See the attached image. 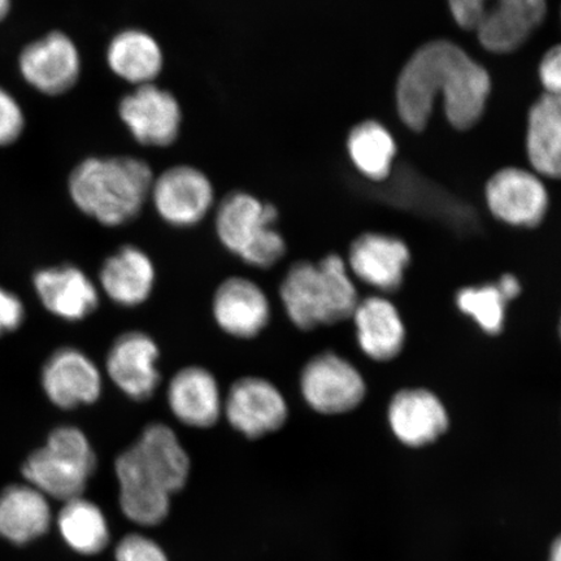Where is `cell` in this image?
Returning <instances> with one entry per match:
<instances>
[{
    "mask_svg": "<svg viewBox=\"0 0 561 561\" xmlns=\"http://www.w3.org/2000/svg\"><path fill=\"white\" fill-rule=\"evenodd\" d=\"M150 198L158 215L174 228H192L214 206V186L205 173L175 165L153 179Z\"/></svg>",
    "mask_w": 561,
    "mask_h": 561,
    "instance_id": "cell-11",
    "label": "cell"
},
{
    "mask_svg": "<svg viewBox=\"0 0 561 561\" xmlns=\"http://www.w3.org/2000/svg\"><path fill=\"white\" fill-rule=\"evenodd\" d=\"M507 304L496 285L466 287L456 296L459 310L488 334L502 332Z\"/></svg>",
    "mask_w": 561,
    "mask_h": 561,
    "instance_id": "cell-28",
    "label": "cell"
},
{
    "mask_svg": "<svg viewBox=\"0 0 561 561\" xmlns=\"http://www.w3.org/2000/svg\"><path fill=\"white\" fill-rule=\"evenodd\" d=\"M95 468L96 456L87 434L77 426L61 425L27 456L21 472L48 500L68 502L82 496Z\"/></svg>",
    "mask_w": 561,
    "mask_h": 561,
    "instance_id": "cell-5",
    "label": "cell"
},
{
    "mask_svg": "<svg viewBox=\"0 0 561 561\" xmlns=\"http://www.w3.org/2000/svg\"><path fill=\"white\" fill-rule=\"evenodd\" d=\"M539 79L546 93L561 95V45L547 51L539 66Z\"/></svg>",
    "mask_w": 561,
    "mask_h": 561,
    "instance_id": "cell-32",
    "label": "cell"
},
{
    "mask_svg": "<svg viewBox=\"0 0 561 561\" xmlns=\"http://www.w3.org/2000/svg\"><path fill=\"white\" fill-rule=\"evenodd\" d=\"M279 297L287 318L301 331L353 318L359 304L347 264L334 254L294 264L280 283Z\"/></svg>",
    "mask_w": 561,
    "mask_h": 561,
    "instance_id": "cell-4",
    "label": "cell"
},
{
    "mask_svg": "<svg viewBox=\"0 0 561 561\" xmlns=\"http://www.w3.org/2000/svg\"><path fill=\"white\" fill-rule=\"evenodd\" d=\"M25 320V306L15 293L0 286V336L16 332Z\"/></svg>",
    "mask_w": 561,
    "mask_h": 561,
    "instance_id": "cell-31",
    "label": "cell"
},
{
    "mask_svg": "<svg viewBox=\"0 0 561 561\" xmlns=\"http://www.w3.org/2000/svg\"><path fill=\"white\" fill-rule=\"evenodd\" d=\"M347 151L356 170L374 181L389 178L397 144L391 133L377 122H364L351 130Z\"/></svg>",
    "mask_w": 561,
    "mask_h": 561,
    "instance_id": "cell-27",
    "label": "cell"
},
{
    "mask_svg": "<svg viewBox=\"0 0 561 561\" xmlns=\"http://www.w3.org/2000/svg\"><path fill=\"white\" fill-rule=\"evenodd\" d=\"M167 402L181 424L196 430L214 426L222 415L224 399L219 382L202 367L179 370L168 385Z\"/></svg>",
    "mask_w": 561,
    "mask_h": 561,
    "instance_id": "cell-20",
    "label": "cell"
},
{
    "mask_svg": "<svg viewBox=\"0 0 561 561\" xmlns=\"http://www.w3.org/2000/svg\"><path fill=\"white\" fill-rule=\"evenodd\" d=\"M216 324L238 340H251L270 324L268 297L254 280L230 277L217 287L213 301Z\"/></svg>",
    "mask_w": 561,
    "mask_h": 561,
    "instance_id": "cell-16",
    "label": "cell"
},
{
    "mask_svg": "<svg viewBox=\"0 0 561 561\" xmlns=\"http://www.w3.org/2000/svg\"><path fill=\"white\" fill-rule=\"evenodd\" d=\"M353 319L356 340L364 354L376 362H389L401 354L405 328L390 300L369 297L357 304Z\"/></svg>",
    "mask_w": 561,
    "mask_h": 561,
    "instance_id": "cell-23",
    "label": "cell"
},
{
    "mask_svg": "<svg viewBox=\"0 0 561 561\" xmlns=\"http://www.w3.org/2000/svg\"><path fill=\"white\" fill-rule=\"evenodd\" d=\"M41 385L48 401L58 409L75 410L101 398L103 378L101 369L83 351L61 347L48 356Z\"/></svg>",
    "mask_w": 561,
    "mask_h": 561,
    "instance_id": "cell-12",
    "label": "cell"
},
{
    "mask_svg": "<svg viewBox=\"0 0 561 561\" xmlns=\"http://www.w3.org/2000/svg\"><path fill=\"white\" fill-rule=\"evenodd\" d=\"M115 471L124 515L133 523L152 526L164 520L171 496L185 486L191 459L171 427L156 423L118 456Z\"/></svg>",
    "mask_w": 561,
    "mask_h": 561,
    "instance_id": "cell-2",
    "label": "cell"
},
{
    "mask_svg": "<svg viewBox=\"0 0 561 561\" xmlns=\"http://www.w3.org/2000/svg\"><path fill=\"white\" fill-rule=\"evenodd\" d=\"M157 342L144 332L118 336L105 359L111 381L131 401L144 402L153 396L161 381Z\"/></svg>",
    "mask_w": 561,
    "mask_h": 561,
    "instance_id": "cell-14",
    "label": "cell"
},
{
    "mask_svg": "<svg viewBox=\"0 0 561 561\" xmlns=\"http://www.w3.org/2000/svg\"><path fill=\"white\" fill-rule=\"evenodd\" d=\"M490 90L485 68L453 42L433 41L420 47L399 75L398 114L411 130H424L440 95L454 128L471 129L485 112Z\"/></svg>",
    "mask_w": 561,
    "mask_h": 561,
    "instance_id": "cell-1",
    "label": "cell"
},
{
    "mask_svg": "<svg viewBox=\"0 0 561 561\" xmlns=\"http://www.w3.org/2000/svg\"><path fill=\"white\" fill-rule=\"evenodd\" d=\"M117 561H168L161 547L140 535H129L116 547Z\"/></svg>",
    "mask_w": 561,
    "mask_h": 561,
    "instance_id": "cell-30",
    "label": "cell"
},
{
    "mask_svg": "<svg viewBox=\"0 0 561 561\" xmlns=\"http://www.w3.org/2000/svg\"><path fill=\"white\" fill-rule=\"evenodd\" d=\"M56 522L65 542L82 556H95L110 542L108 524L102 510L85 497L65 502Z\"/></svg>",
    "mask_w": 561,
    "mask_h": 561,
    "instance_id": "cell-26",
    "label": "cell"
},
{
    "mask_svg": "<svg viewBox=\"0 0 561 561\" xmlns=\"http://www.w3.org/2000/svg\"><path fill=\"white\" fill-rule=\"evenodd\" d=\"M156 279V266L150 256L136 245H124L105 259L100 272L105 296L126 308L145 304L152 294Z\"/></svg>",
    "mask_w": 561,
    "mask_h": 561,
    "instance_id": "cell-22",
    "label": "cell"
},
{
    "mask_svg": "<svg viewBox=\"0 0 561 561\" xmlns=\"http://www.w3.org/2000/svg\"><path fill=\"white\" fill-rule=\"evenodd\" d=\"M25 115L16 98L0 87V147L11 146L23 136Z\"/></svg>",
    "mask_w": 561,
    "mask_h": 561,
    "instance_id": "cell-29",
    "label": "cell"
},
{
    "mask_svg": "<svg viewBox=\"0 0 561 561\" xmlns=\"http://www.w3.org/2000/svg\"><path fill=\"white\" fill-rule=\"evenodd\" d=\"M118 115L140 145L168 147L180 135L182 112L170 93L147 83L123 98Z\"/></svg>",
    "mask_w": 561,
    "mask_h": 561,
    "instance_id": "cell-13",
    "label": "cell"
},
{
    "mask_svg": "<svg viewBox=\"0 0 561 561\" xmlns=\"http://www.w3.org/2000/svg\"><path fill=\"white\" fill-rule=\"evenodd\" d=\"M526 151L538 174L561 180V95L545 93L531 105Z\"/></svg>",
    "mask_w": 561,
    "mask_h": 561,
    "instance_id": "cell-24",
    "label": "cell"
},
{
    "mask_svg": "<svg viewBox=\"0 0 561 561\" xmlns=\"http://www.w3.org/2000/svg\"><path fill=\"white\" fill-rule=\"evenodd\" d=\"M19 70L38 93L58 96L76 87L81 76V56L72 38L54 31L31 42L19 56Z\"/></svg>",
    "mask_w": 561,
    "mask_h": 561,
    "instance_id": "cell-9",
    "label": "cell"
},
{
    "mask_svg": "<svg viewBox=\"0 0 561 561\" xmlns=\"http://www.w3.org/2000/svg\"><path fill=\"white\" fill-rule=\"evenodd\" d=\"M486 202L497 220L512 227L533 228L545 219L549 194L536 174L506 168L489 180Z\"/></svg>",
    "mask_w": 561,
    "mask_h": 561,
    "instance_id": "cell-15",
    "label": "cell"
},
{
    "mask_svg": "<svg viewBox=\"0 0 561 561\" xmlns=\"http://www.w3.org/2000/svg\"><path fill=\"white\" fill-rule=\"evenodd\" d=\"M496 286L507 301L514 300L522 291L520 283H518V279L512 275H504L501 277V279L497 280Z\"/></svg>",
    "mask_w": 561,
    "mask_h": 561,
    "instance_id": "cell-33",
    "label": "cell"
},
{
    "mask_svg": "<svg viewBox=\"0 0 561 561\" xmlns=\"http://www.w3.org/2000/svg\"><path fill=\"white\" fill-rule=\"evenodd\" d=\"M366 391L360 371L334 353L316 355L301 369V397L322 415H341L355 410Z\"/></svg>",
    "mask_w": 561,
    "mask_h": 561,
    "instance_id": "cell-8",
    "label": "cell"
},
{
    "mask_svg": "<svg viewBox=\"0 0 561 561\" xmlns=\"http://www.w3.org/2000/svg\"><path fill=\"white\" fill-rule=\"evenodd\" d=\"M278 213L248 193H233L220 203L215 227L224 248L256 268H270L285 255L286 243L276 228Z\"/></svg>",
    "mask_w": 561,
    "mask_h": 561,
    "instance_id": "cell-6",
    "label": "cell"
},
{
    "mask_svg": "<svg viewBox=\"0 0 561 561\" xmlns=\"http://www.w3.org/2000/svg\"><path fill=\"white\" fill-rule=\"evenodd\" d=\"M410 250L398 238L367 233L356 238L348 252V271L382 293L397 291L402 286Z\"/></svg>",
    "mask_w": 561,
    "mask_h": 561,
    "instance_id": "cell-18",
    "label": "cell"
},
{
    "mask_svg": "<svg viewBox=\"0 0 561 561\" xmlns=\"http://www.w3.org/2000/svg\"><path fill=\"white\" fill-rule=\"evenodd\" d=\"M549 561H561V536L551 546Z\"/></svg>",
    "mask_w": 561,
    "mask_h": 561,
    "instance_id": "cell-34",
    "label": "cell"
},
{
    "mask_svg": "<svg viewBox=\"0 0 561 561\" xmlns=\"http://www.w3.org/2000/svg\"><path fill=\"white\" fill-rule=\"evenodd\" d=\"M560 336H561V321H560Z\"/></svg>",
    "mask_w": 561,
    "mask_h": 561,
    "instance_id": "cell-36",
    "label": "cell"
},
{
    "mask_svg": "<svg viewBox=\"0 0 561 561\" xmlns=\"http://www.w3.org/2000/svg\"><path fill=\"white\" fill-rule=\"evenodd\" d=\"M12 0H0V21H3L11 11Z\"/></svg>",
    "mask_w": 561,
    "mask_h": 561,
    "instance_id": "cell-35",
    "label": "cell"
},
{
    "mask_svg": "<svg viewBox=\"0 0 561 561\" xmlns=\"http://www.w3.org/2000/svg\"><path fill=\"white\" fill-rule=\"evenodd\" d=\"M33 286L42 306L61 320H85L100 306L98 287L75 265L39 270L33 276Z\"/></svg>",
    "mask_w": 561,
    "mask_h": 561,
    "instance_id": "cell-17",
    "label": "cell"
},
{
    "mask_svg": "<svg viewBox=\"0 0 561 561\" xmlns=\"http://www.w3.org/2000/svg\"><path fill=\"white\" fill-rule=\"evenodd\" d=\"M222 413L244 437L262 438L285 425L289 407L275 383L262 377H243L231 385Z\"/></svg>",
    "mask_w": 561,
    "mask_h": 561,
    "instance_id": "cell-10",
    "label": "cell"
},
{
    "mask_svg": "<svg viewBox=\"0 0 561 561\" xmlns=\"http://www.w3.org/2000/svg\"><path fill=\"white\" fill-rule=\"evenodd\" d=\"M389 425L394 436L409 447L433 444L447 431L444 403L426 389H404L389 404Z\"/></svg>",
    "mask_w": 561,
    "mask_h": 561,
    "instance_id": "cell-19",
    "label": "cell"
},
{
    "mask_svg": "<svg viewBox=\"0 0 561 561\" xmlns=\"http://www.w3.org/2000/svg\"><path fill=\"white\" fill-rule=\"evenodd\" d=\"M163 61L157 39L144 31H123L112 38L107 48L112 72L136 87L152 83L160 75Z\"/></svg>",
    "mask_w": 561,
    "mask_h": 561,
    "instance_id": "cell-25",
    "label": "cell"
},
{
    "mask_svg": "<svg viewBox=\"0 0 561 561\" xmlns=\"http://www.w3.org/2000/svg\"><path fill=\"white\" fill-rule=\"evenodd\" d=\"M53 514L48 497L30 483H13L0 491V537L24 546L46 535Z\"/></svg>",
    "mask_w": 561,
    "mask_h": 561,
    "instance_id": "cell-21",
    "label": "cell"
},
{
    "mask_svg": "<svg viewBox=\"0 0 561 561\" xmlns=\"http://www.w3.org/2000/svg\"><path fill=\"white\" fill-rule=\"evenodd\" d=\"M462 30L472 32L490 53L522 47L546 16L547 0H448Z\"/></svg>",
    "mask_w": 561,
    "mask_h": 561,
    "instance_id": "cell-7",
    "label": "cell"
},
{
    "mask_svg": "<svg viewBox=\"0 0 561 561\" xmlns=\"http://www.w3.org/2000/svg\"><path fill=\"white\" fill-rule=\"evenodd\" d=\"M153 174L130 157L88 158L69 174L70 199L82 214L105 227L135 220L150 198Z\"/></svg>",
    "mask_w": 561,
    "mask_h": 561,
    "instance_id": "cell-3",
    "label": "cell"
}]
</instances>
